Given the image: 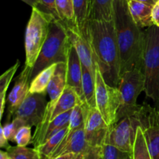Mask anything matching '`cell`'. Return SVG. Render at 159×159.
<instances>
[{
  "instance_id": "cell-2",
  "label": "cell",
  "mask_w": 159,
  "mask_h": 159,
  "mask_svg": "<svg viewBox=\"0 0 159 159\" xmlns=\"http://www.w3.org/2000/svg\"><path fill=\"white\" fill-rule=\"evenodd\" d=\"M113 23L120 57V76L134 68L143 69L144 30L135 23L127 0H114Z\"/></svg>"
},
{
  "instance_id": "cell-3",
  "label": "cell",
  "mask_w": 159,
  "mask_h": 159,
  "mask_svg": "<svg viewBox=\"0 0 159 159\" xmlns=\"http://www.w3.org/2000/svg\"><path fill=\"white\" fill-rule=\"evenodd\" d=\"M71 46L60 20L54 19L51 24L48 39L32 69L31 80L48 67L60 62H67Z\"/></svg>"
},
{
  "instance_id": "cell-30",
  "label": "cell",
  "mask_w": 159,
  "mask_h": 159,
  "mask_svg": "<svg viewBox=\"0 0 159 159\" xmlns=\"http://www.w3.org/2000/svg\"><path fill=\"white\" fill-rule=\"evenodd\" d=\"M130 155V154L123 152L106 141L102 146V159H126Z\"/></svg>"
},
{
  "instance_id": "cell-10",
  "label": "cell",
  "mask_w": 159,
  "mask_h": 159,
  "mask_svg": "<svg viewBox=\"0 0 159 159\" xmlns=\"http://www.w3.org/2000/svg\"><path fill=\"white\" fill-rule=\"evenodd\" d=\"M48 103L46 93H29L13 116L21 118L30 127H37L43 120Z\"/></svg>"
},
{
  "instance_id": "cell-23",
  "label": "cell",
  "mask_w": 159,
  "mask_h": 159,
  "mask_svg": "<svg viewBox=\"0 0 159 159\" xmlns=\"http://www.w3.org/2000/svg\"><path fill=\"white\" fill-rule=\"evenodd\" d=\"M68 130V127L62 129L59 132H57L56 134L50 138L49 139L47 140L43 144L37 147V151L40 152V155L43 157V159H48L49 157L53 154V152L56 150L59 144L61 143L62 140L67 134Z\"/></svg>"
},
{
  "instance_id": "cell-33",
  "label": "cell",
  "mask_w": 159,
  "mask_h": 159,
  "mask_svg": "<svg viewBox=\"0 0 159 159\" xmlns=\"http://www.w3.org/2000/svg\"><path fill=\"white\" fill-rule=\"evenodd\" d=\"M102 156V147H91L85 154L82 159H99Z\"/></svg>"
},
{
  "instance_id": "cell-11",
  "label": "cell",
  "mask_w": 159,
  "mask_h": 159,
  "mask_svg": "<svg viewBox=\"0 0 159 159\" xmlns=\"http://www.w3.org/2000/svg\"><path fill=\"white\" fill-rule=\"evenodd\" d=\"M61 23L65 28L71 45L77 51L83 67L89 70L93 74L96 75L97 65L95 61L93 50L86 36L76 23H68L62 21H61Z\"/></svg>"
},
{
  "instance_id": "cell-25",
  "label": "cell",
  "mask_w": 159,
  "mask_h": 159,
  "mask_svg": "<svg viewBox=\"0 0 159 159\" xmlns=\"http://www.w3.org/2000/svg\"><path fill=\"white\" fill-rule=\"evenodd\" d=\"M71 110L59 115L58 116H57L55 119H54L50 123L48 128H47L46 132H45L44 136H43L42 144H43L47 140H48L50 138L54 136V134H56L57 132L61 130L62 129L65 128V127H68L69 126L70 116H71Z\"/></svg>"
},
{
  "instance_id": "cell-12",
  "label": "cell",
  "mask_w": 159,
  "mask_h": 159,
  "mask_svg": "<svg viewBox=\"0 0 159 159\" xmlns=\"http://www.w3.org/2000/svg\"><path fill=\"white\" fill-rule=\"evenodd\" d=\"M87 141L92 147H102L107 138L110 126L96 107L89 108L84 126Z\"/></svg>"
},
{
  "instance_id": "cell-32",
  "label": "cell",
  "mask_w": 159,
  "mask_h": 159,
  "mask_svg": "<svg viewBox=\"0 0 159 159\" xmlns=\"http://www.w3.org/2000/svg\"><path fill=\"white\" fill-rule=\"evenodd\" d=\"M40 10L51 14L57 20H59L57 14V8H56L55 0H40Z\"/></svg>"
},
{
  "instance_id": "cell-22",
  "label": "cell",
  "mask_w": 159,
  "mask_h": 159,
  "mask_svg": "<svg viewBox=\"0 0 159 159\" xmlns=\"http://www.w3.org/2000/svg\"><path fill=\"white\" fill-rule=\"evenodd\" d=\"M19 67H20V61H19V60H17L15 65H12L8 70H6L0 77V105H1L0 118L1 119L3 116L5 107H6V101H7V99H6V91L9 88V85L12 81V77L16 72Z\"/></svg>"
},
{
  "instance_id": "cell-6",
  "label": "cell",
  "mask_w": 159,
  "mask_h": 159,
  "mask_svg": "<svg viewBox=\"0 0 159 159\" xmlns=\"http://www.w3.org/2000/svg\"><path fill=\"white\" fill-rule=\"evenodd\" d=\"M120 96V107L117 121L123 117L133 116L141 108L137 99L141 92L144 91V75L142 68H134L120 76L117 86Z\"/></svg>"
},
{
  "instance_id": "cell-13",
  "label": "cell",
  "mask_w": 159,
  "mask_h": 159,
  "mask_svg": "<svg viewBox=\"0 0 159 159\" xmlns=\"http://www.w3.org/2000/svg\"><path fill=\"white\" fill-rule=\"evenodd\" d=\"M32 68L25 65L20 75L16 79L15 84L7 98L8 120L13 116L15 112L23 102L30 92Z\"/></svg>"
},
{
  "instance_id": "cell-8",
  "label": "cell",
  "mask_w": 159,
  "mask_h": 159,
  "mask_svg": "<svg viewBox=\"0 0 159 159\" xmlns=\"http://www.w3.org/2000/svg\"><path fill=\"white\" fill-rule=\"evenodd\" d=\"M139 121L135 115L123 117L110 127L106 142L131 155Z\"/></svg>"
},
{
  "instance_id": "cell-39",
  "label": "cell",
  "mask_w": 159,
  "mask_h": 159,
  "mask_svg": "<svg viewBox=\"0 0 159 159\" xmlns=\"http://www.w3.org/2000/svg\"><path fill=\"white\" fill-rule=\"evenodd\" d=\"M0 159H9V154L6 151H1L0 152Z\"/></svg>"
},
{
  "instance_id": "cell-27",
  "label": "cell",
  "mask_w": 159,
  "mask_h": 159,
  "mask_svg": "<svg viewBox=\"0 0 159 159\" xmlns=\"http://www.w3.org/2000/svg\"><path fill=\"white\" fill-rule=\"evenodd\" d=\"M59 20L68 23H75L73 0H55Z\"/></svg>"
},
{
  "instance_id": "cell-1",
  "label": "cell",
  "mask_w": 159,
  "mask_h": 159,
  "mask_svg": "<svg viewBox=\"0 0 159 159\" xmlns=\"http://www.w3.org/2000/svg\"><path fill=\"white\" fill-rule=\"evenodd\" d=\"M82 31L89 41L104 80L117 87L120 79V57L113 20H91Z\"/></svg>"
},
{
  "instance_id": "cell-41",
  "label": "cell",
  "mask_w": 159,
  "mask_h": 159,
  "mask_svg": "<svg viewBox=\"0 0 159 159\" xmlns=\"http://www.w3.org/2000/svg\"><path fill=\"white\" fill-rule=\"evenodd\" d=\"M99 159H102V156H101V158H99Z\"/></svg>"
},
{
  "instance_id": "cell-31",
  "label": "cell",
  "mask_w": 159,
  "mask_h": 159,
  "mask_svg": "<svg viewBox=\"0 0 159 159\" xmlns=\"http://www.w3.org/2000/svg\"><path fill=\"white\" fill-rule=\"evenodd\" d=\"M33 137L31 135V127L28 125L20 127L16 134L13 142L20 147H26L28 144L32 143Z\"/></svg>"
},
{
  "instance_id": "cell-34",
  "label": "cell",
  "mask_w": 159,
  "mask_h": 159,
  "mask_svg": "<svg viewBox=\"0 0 159 159\" xmlns=\"http://www.w3.org/2000/svg\"><path fill=\"white\" fill-rule=\"evenodd\" d=\"M152 20L154 25L159 27V0L156 2L152 8Z\"/></svg>"
},
{
  "instance_id": "cell-26",
  "label": "cell",
  "mask_w": 159,
  "mask_h": 159,
  "mask_svg": "<svg viewBox=\"0 0 159 159\" xmlns=\"http://www.w3.org/2000/svg\"><path fill=\"white\" fill-rule=\"evenodd\" d=\"M131 156L132 159H152L144 133L141 127H138L137 130L136 138H135Z\"/></svg>"
},
{
  "instance_id": "cell-21",
  "label": "cell",
  "mask_w": 159,
  "mask_h": 159,
  "mask_svg": "<svg viewBox=\"0 0 159 159\" xmlns=\"http://www.w3.org/2000/svg\"><path fill=\"white\" fill-rule=\"evenodd\" d=\"M56 65L57 64H54L46 68L31 80L30 93H47V89L54 72Z\"/></svg>"
},
{
  "instance_id": "cell-17",
  "label": "cell",
  "mask_w": 159,
  "mask_h": 159,
  "mask_svg": "<svg viewBox=\"0 0 159 159\" xmlns=\"http://www.w3.org/2000/svg\"><path fill=\"white\" fill-rule=\"evenodd\" d=\"M80 102H82V100L80 99L75 90L72 87L67 85L60 97L56 100L55 105L53 109L51 121L59 115L71 111L76 105Z\"/></svg>"
},
{
  "instance_id": "cell-19",
  "label": "cell",
  "mask_w": 159,
  "mask_h": 159,
  "mask_svg": "<svg viewBox=\"0 0 159 159\" xmlns=\"http://www.w3.org/2000/svg\"><path fill=\"white\" fill-rule=\"evenodd\" d=\"M75 23L84 30L89 20H93L94 0H73Z\"/></svg>"
},
{
  "instance_id": "cell-9",
  "label": "cell",
  "mask_w": 159,
  "mask_h": 159,
  "mask_svg": "<svg viewBox=\"0 0 159 159\" xmlns=\"http://www.w3.org/2000/svg\"><path fill=\"white\" fill-rule=\"evenodd\" d=\"M134 115L143 130L152 159H159V110L143 105Z\"/></svg>"
},
{
  "instance_id": "cell-37",
  "label": "cell",
  "mask_w": 159,
  "mask_h": 159,
  "mask_svg": "<svg viewBox=\"0 0 159 159\" xmlns=\"http://www.w3.org/2000/svg\"><path fill=\"white\" fill-rule=\"evenodd\" d=\"M21 1L30 6L32 8H38V9H40V0H21Z\"/></svg>"
},
{
  "instance_id": "cell-4",
  "label": "cell",
  "mask_w": 159,
  "mask_h": 159,
  "mask_svg": "<svg viewBox=\"0 0 159 159\" xmlns=\"http://www.w3.org/2000/svg\"><path fill=\"white\" fill-rule=\"evenodd\" d=\"M143 72L146 96L159 110V27L155 25L144 30Z\"/></svg>"
},
{
  "instance_id": "cell-42",
  "label": "cell",
  "mask_w": 159,
  "mask_h": 159,
  "mask_svg": "<svg viewBox=\"0 0 159 159\" xmlns=\"http://www.w3.org/2000/svg\"><path fill=\"white\" fill-rule=\"evenodd\" d=\"M9 159H12V158H9Z\"/></svg>"
},
{
  "instance_id": "cell-38",
  "label": "cell",
  "mask_w": 159,
  "mask_h": 159,
  "mask_svg": "<svg viewBox=\"0 0 159 159\" xmlns=\"http://www.w3.org/2000/svg\"><path fill=\"white\" fill-rule=\"evenodd\" d=\"M136 1L146 3V4L151 5V6H153L154 5H155V3H156V2L158 1V0H136Z\"/></svg>"
},
{
  "instance_id": "cell-35",
  "label": "cell",
  "mask_w": 159,
  "mask_h": 159,
  "mask_svg": "<svg viewBox=\"0 0 159 159\" xmlns=\"http://www.w3.org/2000/svg\"><path fill=\"white\" fill-rule=\"evenodd\" d=\"M82 154H76V153H68L65 155H59L56 158L53 159H82Z\"/></svg>"
},
{
  "instance_id": "cell-18",
  "label": "cell",
  "mask_w": 159,
  "mask_h": 159,
  "mask_svg": "<svg viewBox=\"0 0 159 159\" xmlns=\"http://www.w3.org/2000/svg\"><path fill=\"white\" fill-rule=\"evenodd\" d=\"M66 85L67 62H60L56 65L55 70L47 89L50 100H56L58 99Z\"/></svg>"
},
{
  "instance_id": "cell-20",
  "label": "cell",
  "mask_w": 159,
  "mask_h": 159,
  "mask_svg": "<svg viewBox=\"0 0 159 159\" xmlns=\"http://www.w3.org/2000/svg\"><path fill=\"white\" fill-rule=\"evenodd\" d=\"M82 91L85 103L90 108L96 107V75L93 74L85 67L82 68Z\"/></svg>"
},
{
  "instance_id": "cell-40",
  "label": "cell",
  "mask_w": 159,
  "mask_h": 159,
  "mask_svg": "<svg viewBox=\"0 0 159 159\" xmlns=\"http://www.w3.org/2000/svg\"><path fill=\"white\" fill-rule=\"evenodd\" d=\"M126 159H132V156H131V155H128V156L127 157V158H126Z\"/></svg>"
},
{
  "instance_id": "cell-28",
  "label": "cell",
  "mask_w": 159,
  "mask_h": 159,
  "mask_svg": "<svg viewBox=\"0 0 159 159\" xmlns=\"http://www.w3.org/2000/svg\"><path fill=\"white\" fill-rule=\"evenodd\" d=\"M9 158L12 159H43L40 152L36 149L20 146H10L6 149Z\"/></svg>"
},
{
  "instance_id": "cell-15",
  "label": "cell",
  "mask_w": 159,
  "mask_h": 159,
  "mask_svg": "<svg viewBox=\"0 0 159 159\" xmlns=\"http://www.w3.org/2000/svg\"><path fill=\"white\" fill-rule=\"evenodd\" d=\"M82 68L79 54L71 46L67 61V85L72 87L82 102H85L82 91Z\"/></svg>"
},
{
  "instance_id": "cell-24",
  "label": "cell",
  "mask_w": 159,
  "mask_h": 159,
  "mask_svg": "<svg viewBox=\"0 0 159 159\" xmlns=\"http://www.w3.org/2000/svg\"><path fill=\"white\" fill-rule=\"evenodd\" d=\"M114 0H94L93 20H113Z\"/></svg>"
},
{
  "instance_id": "cell-7",
  "label": "cell",
  "mask_w": 159,
  "mask_h": 159,
  "mask_svg": "<svg viewBox=\"0 0 159 159\" xmlns=\"http://www.w3.org/2000/svg\"><path fill=\"white\" fill-rule=\"evenodd\" d=\"M96 104L110 127L116 123L120 107L119 89L106 82L98 67L96 71Z\"/></svg>"
},
{
  "instance_id": "cell-5",
  "label": "cell",
  "mask_w": 159,
  "mask_h": 159,
  "mask_svg": "<svg viewBox=\"0 0 159 159\" xmlns=\"http://www.w3.org/2000/svg\"><path fill=\"white\" fill-rule=\"evenodd\" d=\"M54 19L52 15L38 8H32V13L26 25L25 34V65L34 68L48 39L51 24Z\"/></svg>"
},
{
  "instance_id": "cell-16",
  "label": "cell",
  "mask_w": 159,
  "mask_h": 159,
  "mask_svg": "<svg viewBox=\"0 0 159 159\" xmlns=\"http://www.w3.org/2000/svg\"><path fill=\"white\" fill-rule=\"evenodd\" d=\"M129 11L134 21L140 28H148L154 25L152 20L153 6L136 0H127Z\"/></svg>"
},
{
  "instance_id": "cell-36",
  "label": "cell",
  "mask_w": 159,
  "mask_h": 159,
  "mask_svg": "<svg viewBox=\"0 0 159 159\" xmlns=\"http://www.w3.org/2000/svg\"><path fill=\"white\" fill-rule=\"evenodd\" d=\"M0 147L2 148H6V150L10 147V145L9 144V141L5 137L2 128H0Z\"/></svg>"
},
{
  "instance_id": "cell-29",
  "label": "cell",
  "mask_w": 159,
  "mask_h": 159,
  "mask_svg": "<svg viewBox=\"0 0 159 159\" xmlns=\"http://www.w3.org/2000/svg\"><path fill=\"white\" fill-rule=\"evenodd\" d=\"M26 125L25 121L20 117H14L11 123H6L4 126H2L3 134L8 141H14L16 134L19 129L23 126Z\"/></svg>"
},
{
  "instance_id": "cell-14",
  "label": "cell",
  "mask_w": 159,
  "mask_h": 159,
  "mask_svg": "<svg viewBox=\"0 0 159 159\" xmlns=\"http://www.w3.org/2000/svg\"><path fill=\"white\" fill-rule=\"evenodd\" d=\"M92 146L87 141L84 127L72 133H67L61 143L48 159H53L59 155L68 153L85 154Z\"/></svg>"
}]
</instances>
